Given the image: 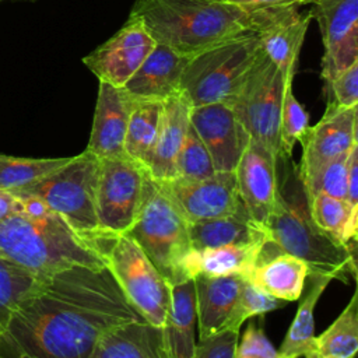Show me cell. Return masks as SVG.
I'll list each match as a JSON object with an SVG mask.
<instances>
[{
    "instance_id": "cell-34",
    "label": "cell",
    "mask_w": 358,
    "mask_h": 358,
    "mask_svg": "<svg viewBox=\"0 0 358 358\" xmlns=\"http://www.w3.org/2000/svg\"><path fill=\"white\" fill-rule=\"evenodd\" d=\"M284 303H285L284 301L273 298V296L264 294L263 291H260L259 288H256L245 277L241 291H239V295H238L235 305L231 310V315L225 322L224 330H232V331L239 333V329L245 320H248L253 316L263 315V313L275 310L278 308H282Z\"/></svg>"
},
{
    "instance_id": "cell-45",
    "label": "cell",
    "mask_w": 358,
    "mask_h": 358,
    "mask_svg": "<svg viewBox=\"0 0 358 358\" xmlns=\"http://www.w3.org/2000/svg\"><path fill=\"white\" fill-rule=\"evenodd\" d=\"M28 1H34V0H28Z\"/></svg>"
},
{
    "instance_id": "cell-24",
    "label": "cell",
    "mask_w": 358,
    "mask_h": 358,
    "mask_svg": "<svg viewBox=\"0 0 358 358\" xmlns=\"http://www.w3.org/2000/svg\"><path fill=\"white\" fill-rule=\"evenodd\" d=\"M196 292L193 280L171 285V306L162 327L168 358H194Z\"/></svg>"
},
{
    "instance_id": "cell-37",
    "label": "cell",
    "mask_w": 358,
    "mask_h": 358,
    "mask_svg": "<svg viewBox=\"0 0 358 358\" xmlns=\"http://www.w3.org/2000/svg\"><path fill=\"white\" fill-rule=\"evenodd\" d=\"M234 358H277V350L260 327L249 323L242 340L238 341Z\"/></svg>"
},
{
    "instance_id": "cell-9",
    "label": "cell",
    "mask_w": 358,
    "mask_h": 358,
    "mask_svg": "<svg viewBox=\"0 0 358 358\" xmlns=\"http://www.w3.org/2000/svg\"><path fill=\"white\" fill-rule=\"evenodd\" d=\"M287 77L262 50L248 73L243 85L231 105L249 137L275 155L280 150V115L282 96L288 83Z\"/></svg>"
},
{
    "instance_id": "cell-38",
    "label": "cell",
    "mask_w": 358,
    "mask_h": 358,
    "mask_svg": "<svg viewBox=\"0 0 358 358\" xmlns=\"http://www.w3.org/2000/svg\"><path fill=\"white\" fill-rule=\"evenodd\" d=\"M327 88L333 95V99L329 101L334 102L337 106H358V62L331 80L327 84Z\"/></svg>"
},
{
    "instance_id": "cell-15",
    "label": "cell",
    "mask_w": 358,
    "mask_h": 358,
    "mask_svg": "<svg viewBox=\"0 0 358 358\" xmlns=\"http://www.w3.org/2000/svg\"><path fill=\"white\" fill-rule=\"evenodd\" d=\"M190 126L206 145L215 172H234L250 137L227 103L192 106Z\"/></svg>"
},
{
    "instance_id": "cell-29",
    "label": "cell",
    "mask_w": 358,
    "mask_h": 358,
    "mask_svg": "<svg viewBox=\"0 0 358 358\" xmlns=\"http://www.w3.org/2000/svg\"><path fill=\"white\" fill-rule=\"evenodd\" d=\"M308 204L310 217L320 229L344 245L357 241L358 207L327 194H316L308 199Z\"/></svg>"
},
{
    "instance_id": "cell-27",
    "label": "cell",
    "mask_w": 358,
    "mask_h": 358,
    "mask_svg": "<svg viewBox=\"0 0 358 358\" xmlns=\"http://www.w3.org/2000/svg\"><path fill=\"white\" fill-rule=\"evenodd\" d=\"M331 280H334L331 275L309 268L302 299L284 341L277 350V358H301L310 351L315 338V308Z\"/></svg>"
},
{
    "instance_id": "cell-40",
    "label": "cell",
    "mask_w": 358,
    "mask_h": 358,
    "mask_svg": "<svg viewBox=\"0 0 358 358\" xmlns=\"http://www.w3.org/2000/svg\"><path fill=\"white\" fill-rule=\"evenodd\" d=\"M347 201L358 207V143L351 148L347 161Z\"/></svg>"
},
{
    "instance_id": "cell-7",
    "label": "cell",
    "mask_w": 358,
    "mask_h": 358,
    "mask_svg": "<svg viewBox=\"0 0 358 358\" xmlns=\"http://www.w3.org/2000/svg\"><path fill=\"white\" fill-rule=\"evenodd\" d=\"M127 234L171 285L186 281L183 262L192 250L189 221L150 175L138 218Z\"/></svg>"
},
{
    "instance_id": "cell-4",
    "label": "cell",
    "mask_w": 358,
    "mask_h": 358,
    "mask_svg": "<svg viewBox=\"0 0 358 358\" xmlns=\"http://www.w3.org/2000/svg\"><path fill=\"white\" fill-rule=\"evenodd\" d=\"M0 256L42 278L73 266H105L101 255L52 210L41 215L17 211L1 220Z\"/></svg>"
},
{
    "instance_id": "cell-36",
    "label": "cell",
    "mask_w": 358,
    "mask_h": 358,
    "mask_svg": "<svg viewBox=\"0 0 358 358\" xmlns=\"http://www.w3.org/2000/svg\"><path fill=\"white\" fill-rule=\"evenodd\" d=\"M348 154L333 159L322 169H319L315 175L302 180L306 192V199H310L316 194H327L336 199L347 200Z\"/></svg>"
},
{
    "instance_id": "cell-3",
    "label": "cell",
    "mask_w": 358,
    "mask_h": 358,
    "mask_svg": "<svg viewBox=\"0 0 358 358\" xmlns=\"http://www.w3.org/2000/svg\"><path fill=\"white\" fill-rule=\"evenodd\" d=\"M264 231L280 252L303 260L310 270L343 282L355 278L357 241L344 245L315 224L298 165L282 154L277 157V197Z\"/></svg>"
},
{
    "instance_id": "cell-19",
    "label": "cell",
    "mask_w": 358,
    "mask_h": 358,
    "mask_svg": "<svg viewBox=\"0 0 358 358\" xmlns=\"http://www.w3.org/2000/svg\"><path fill=\"white\" fill-rule=\"evenodd\" d=\"M190 109L189 101L180 92L164 101L159 130L143 164L154 180L165 182L176 178V161L190 124Z\"/></svg>"
},
{
    "instance_id": "cell-8",
    "label": "cell",
    "mask_w": 358,
    "mask_h": 358,
    "mask_svg": "<svg viewBox=\"0 0 358 358\" xmlns=\"http://www.w3.org/2000/svg\"><path fill=\"white\" fill-rule=\"evenodd\" d=\"M96 252L129 302L144 320L162 329L171 306V284L159 274L129 234L103 236Z\"/></svg>"
},
{
    "instance_id": "cell-30",
    "label": "cell",
    "mask_w": 358,
    "mask_h": 358,
    "mask_svg": "<svg viewBox=\"0 0 358 358\" xmlns=\"http://www.w3.org/2000/svg\"><path fill=\"white\" fill-rule=\"evenodd\" d=\"M310 351L337 358H354L358 351V292L336 320L313 338Z\"/></svg>"
},
{
    "instance_id": "cell-26",
    "label": "cell",
    "mask_w": 358,
    "mask_h": 358,
    "mask_svg": "<svg viewBox=\"0 0 358 358\" xmlns=\"http://www.w3.org/2000/svg\"><path fill=\"white\" fill-rule=\"evenodd\" d=\"M189 238L192 250L268 241L264 228L249 217L243 206L235 214L189 224Z\"/></svg>"
},
{
    "instance_id": "cell-10",
    "label": "cell",
    "mask_w": 358,
    "mask_h": 358,
    "mask_svg": "<svg viewBox=\"0 0 358 358\" xmlns=\"http://www.w3.org/2000/svg\"><path fill=\"white\" fill-rule=\"evenodd\" d=\"M147 180L145 168L126 155L99 159L96 217L101 238L130 231L138 218Z\"/></svg>"
},
{
    "instance_id": "cell-11",
    "label": "cell",
    "mask_w": 358,
    "mask_h": 358,
    "mask_svg": "<svg viewBox=\"0 0 358 358\" xmlns=\"http://www.w3.org/2000/svg\"><path fill=\"white\" fill-rule=\"evenodd\" d=\"M155 182L189 224L235 214L242 206L234 172H214L199 180Z\"/></svg>"
},
{
    "instance_id": "cell-44",
    "label": "cell",
    "mask_w": 358,
    "mask_h": 358,
    "mask_svg": "<svg viewBox=\"0 0 358 358\" xmlns=\"http://www.w3.org/2000/svg\"><path fill=\"white\" fill-rule=\"evenodd\" d=\"M0 358H13V357L6 351V348H4L3 343H1V340H0Z\"/></svg>"
},
{
    "instance_id": "cell-2",
    "label": "cell",
    "mask_w": 358,
    "mask_h": 358,
    "mask_svg": "<svg viewBox=\"0 0 358 358\" xmlns=\"http://www.w3.org/2000/svg\"><path fill=\"white\" fill-rule=\"evenodd\" d=\"M268 11L227 0H136L130 14L157 43L192 57L241 34H256Z\"/></svg>"
},
{
    "instance_id": "cell-43",
    "label": "cell",
    "mask_w": 358,
    "mask_h": 358,
    "mask_svg": "<svg viewBox=\"0 0 358 358\" xmlns=\"http://www.w3.org/2000/svg\"><path fill=\"white\" fill-rule=\"evenodd\" d=\"M305 358H337V357H331V355H323V354H319L316 351H309Z\"/></svg>"
},
{
    "instance_id": "cell-31",
    "label": "cell",
    "mask_w": 358,
    "mask_h": 358,
    "mask_svg": "<svg viewBox=\"0 0 358 358\" xmlns=\"http://www.w3.org/2000/svg\"><path fill=\"white\" fill-rule=\"evenodd\" d=\"M46 278V277H45ZM0 256V334L20 303L45 280Z\"/></svg>"
},
{
    "instance_id": "cell-22",
    "label": "cell",
    "mask_w": 358,
    "mask_h": 358,
    "mask_svg": "<svg viewBox=\"0 0 358 358\" xmlns=\"http://www.w3.org/2000/svg\"><path fill=\"white\" fill-rule=\"evenodd\" d=\"M309 266L288 253L277 249V253H259L257 262L246 278L264 294L284 302L298 301L302 295Z\"/></svg>"
},
{
    "instance_id": "cell-12",
    "label": "cell",
    "mask_w": 358,
    "mask_h": 358,
    "mask_svg": "<svg viewBox=\"0 0 358 358\" xmlns=\"http://www.w3.org/2000/svg\"><path fill=\"white\" fill-rule=\"evenodd\" d=\"M312 4L324 46L322 77L329 84L358 62V0H313Z\"/></svg>"
},
{
    "instance_id": "cell-6",
    "label": "cell",
    "mask_w": 358,
    "mask_h": 358,
    "mask_svg": "<svg viewBox=\"0 0 358 358\" xmlns=\"http://www.w3.org/2000/svg\"><path fill=\"white\" fill-rule=\"evenodd\" d=\"M260 50L257 35L246 32L192 56L185 67L179 92L190 106H231Z\"/></svg>"
},
{
    "instance_id": "cell-16",
    "label": "cell",
    "mask_w": 358,
    "mask_h": 358,
    "mask_svg": "<svg viewBox=\"0 0 358 358\" xmlns=\"http://www.w3.org/2000/svg\"><path fill=\"white\" fill-rule=\"evenodd\" d=\"M277 157L266 145L250 138L234 171L241 203L262 228L275 204Z\"/></svg>"
},
{
    "instance_id": "cell-18",
    "label": "cell",
    "mask_w": 358,
    "mask_h": 358,
    "mask_svg": "<svg viewBox=\"0 0 358 358\" xmlns=\"http://www.w3.org/2000/svg\"><path fill=\"white\" fill-rule=\"evenodd\" d=\"M312 18L310 11L301 14L298 7L271 8L266 22L256 32L262 52L287 77L295 76L299 52Z\"/></svg>"
},
{
    "instance_id": "cell-46",
    "label": "cell",
    "mask_w": 358,
    "mask_h": 358,
    "mask_svg": "<svg viewBox=\"0 0 358 358\" xmlns=\"http://www.w3.org/2000/svg\"><path fill=\"white\" fill-rule=\"evenodd\" d=\"M0 1H1V0H0Z\"/></svg>"
},
{
    "instance_id": "cell-17",
    "label": "cell",
    "mask_w": 358,
    "mask_h": 358,
    "mask_svg": "<svg viewBox=\"0 0 358 358\" xmlns=\"http://www.w3.org/2000/svg\"><path fill=\"white\" fill-rule=\"evenodd\" d=\"M136 98L123 87L99 81L94 122L87 151L96 158L123 157L124 136Z\"/></svg>"
},
{
    "instance_id": "cell-42",
    "label": "cell",
    "mask_w": 358,
    "mask_h": 358,
    "mask_svg": "<svg viewBox=\"0 0 358 358\" xmlns=\"http://www.w3.org/2000/svg\"><path fill=\"white\" fill-rule=\"evenodd\" d=\"M17 211H18L17 197L7 190H0V221Z\"/></svg>"
},
{
    "instance_id": "cell-41",
    "label": "cell",
    "mask_w": 358,
    "mask_h": 358,
    "mask_svg": "<svg viewBox=\"0 0 358 358\" xmlns=\"http://www.w3.org/2000/svg\"><path fill=\"white\" fill-rule=\"evenodd\" d=\"M249 8H277V7H299L313 3V0H227Z\"/></svg>"
},
{
    "instance_id": "cell-32",
    "label": "cell",
    "mask_w": 358,
    "mask_h": 358,
    "mask_svg": "<svg viewBox=\"0 0 358 358\" xmlns=\"http://www.w3.org/2000/svg\"><path fill=\"white\" fill-rule=\"evenodd\" d=\"M69 158H22L0 154V190L13 192L28 186L60 168Z\"/></svg>"
},
{
    "instance_id": "cell-21",
    "label": "cell",
    "mask_w": 358,
    "mask_h": 358,
    "mask_svg": "<svg viewBox=\"0 0 358 358\" xmlns=\"http://www.w3.org/2000/svg\"><path fill=\"white\" fill-rule=\"evenodd\" d=\"M192 280L196 292V320L200 340H206L224 330L245 277L241 274L217 277L199 274Z\"/></svg>"
},
{
    "instance_id": "cell-39",
    "label": "cell",
    "mask_w": 358,
    "mask_h": 358,
    "mask_svg": "<svg viewBox=\"0 0 358 358\" xmlns=\"http://www.w3.org/2000/svg\"><path fill=\"white\" fill-rule=\"evenodd\" d=\"M238 334L232 330H222L206 340H199L194 358H234Z\"/></svg>"
},
{
    "instance_id": "cell-5",
    "label": "cell",
    "mask_w": 358,
    "mask_h": 358,
    "mask_svg": "<svg viewBox=\"0 0 358 358\" xmlns=\"http://www.w3.org/2000/svg\"><path fill=\"white\" fill-rule=\"evenodd\" d=\"M98 172L99 158L84 150L49 175L10 193L41 199L96 250L95 246L101 238L96 217Z\"/></svg>"
},
{
    "instance_id": "cell-20",
    "label": "cell",
    "mask_w": 358,
    "mask_h": 358,
    "mask_svg": "<svg viewBox=\"0 0 358 358\" xmlns=\"http://www.w3.org/2000/svg\"><path fill=\"white\" fill-rule=\"evenodd\" d=\"M190 57L157 43L123 88L136 99L165 101L179 94L180 80Z\"/></svg>"
},
{
    "instance_id": "cell-14",
    "label": "cell",
    "mask_w": 358,
    "mask_h": 358,
    "mask_svg": "<svg viewBox=\"0 0 358 358\" xmlns=\"http://www.w3.org/2000/svg\"><path fill=\"white\" fill-rule=\"evenodd\" d=\"M358 106L341 108L329 101L322 119L309 126L301 138L302 157L298 164L301 179H308L333 159L345 155L358 143Z\"/></svg>"
},
{
    "instance_id": "cell-35",
    "label": "cell",
    "mask_w": 358,
    "mask_h": 358,
    "mask_svg": "<svg viewBox=\"0 0 358 358\" xmlns=\"http://www.w3.org/2000/svg\"><path fill=\"white\" fill-rule=\"evenodd\" d=\"M214 172L215 169L206 145L189 124L176 161V178L199 180L211 176Z\"/></svg>"
},
{
    "instance_id": "cell-33",
    "label": "cell",
    "mask_w": 358,
    "mask_h": 358,
    "mask_svg": "<svg viewBox=\"0 0 358 358\" xmlns=\"http://www.w3.org/2000/svg\"><path fill=\"white\" fill-rule=\"evenodd\" d=\"M309 129V115L296 99L292 91V83H288L282 96L280 115V150L282 155L292 157L294 147Z\"/></svg>"
},
{
    "instance_id": "cell-25",
    "label": "cell",
    "mask_w": 358,
    "mask_h": 358,
    "mask_svg": "<svg viewBox=\"0 0 358 358\" xmlns=\"http://www.w3.org/2000/svg\"><path fill=\"white\" fill-rule=\"evenodd\" d=\"M266 242L256 241L204 250H190L183 262V277L185 280H192L199 274L211 277L241 274L246 277L256 264Z\"/></svg>"
},
{
    "instance_id": "cell-23",
    "label": "cell",
    "mask_w": 358,
    "mask_h": 358,
    "mask_svg": "<svg viewBox=\"0 0 358 358\" xmlns=\"http://www.w3.org/2000/svg\"><path fill=\"white\" fill-rule=\"evenodd\" d=\"M91 358H168L162 329L145 320L122 324L99 338Z\"/></svg>"
},
{
    "instance_id": "cell-28",
    "label": "cell",
    "mask_w": 358,
    "mask_h": 358,
    "mask_svg": "<svg viewBox=\"0 0 358 358\" xmlns=\"http://www.w3.org/2000/svg\"><path fill=\"white\" fill-rule=\"evenodd\" d=\"M162 108V101L136 99L130 112L123 150L126 157L141 165L155 143L161 124Z\"/></svg>"
},
{
    "instance_id": "cell-1",
    "label": "cell",
    "mask_w": 358,
    "mask_h": 358,
    "mask_svg": "<svg viewBox=\"0 0 358 358\" xmlns=\"http://www.w3.org/2000/svg\"><path fill=\"white\" fill-rule=\"evenodd\" d=\"M138 320L106 266H73L20 303L0 340L13 358H91L105 333Z\"/></svg>"
},
{
    "instance_id": "cell-13",
    "label": "cell",
    "mask_w": 358,
    "mask_h": 358,
    "mask_svg": "<svg viewBox=\"0 0 358 358\" xmlns=\"http://www.w3.org/2000/svg\"><path fill=\"white\" fill-rule=\"evenodd\" d=\"M155 45L141 21L130 14L113 36L83 57V63L99 81L123 87Z\"/></svg>"
}]
</instances>
